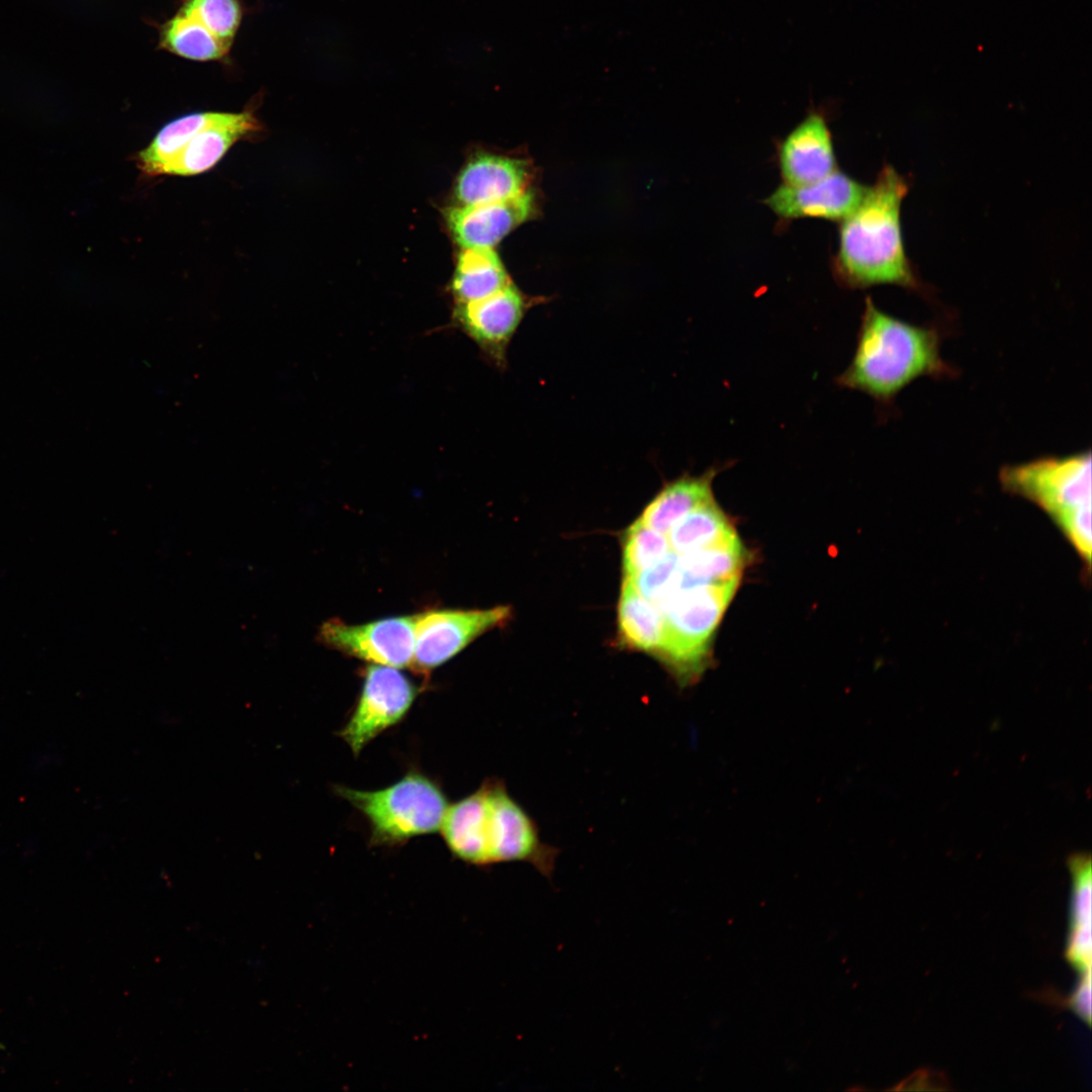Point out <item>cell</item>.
Masks as SVG:
<instances>
[{
    "instance_id": "obj_1",
    "label": "cell",
    "mask_w": 1092,
    "mask_h": 1092,
    "mask_svg": "<svg viewBox=\"0 0 1092 1092\" xmlns=\"http://www.w3.org/2000/svg\"><path fill=\"white\" fill-rule=\"evenodd\" d=\"M944 331L938 325L901 320L880 309L867 296L854 353L834 383L867 394L882 414L890 413L899 393L915 380L957 376V368L941 355Z\"/></svg>"
},
{
    "instance_id": "obj_2",
    "label": "cell",
    "mask_w": 1092,
    "mask_h": 1092,
    "mask_svg": "<svg viewBox=\"0 0 1092 1092\" xmlns=\"http://www.w3.org/2000/svg\"><path fill=\"white\" fill-rule=\"evenodd\" d=\"M908 190V181L886 164L858 205L839 221L838 248L830 268L841 287L893 284L924 292L902 238L901 205Z\"/></svg>"
},
{
    "instance_id": "obj_3",
    "label": "cell",
    "mask_w": 1092,
    "mask_h": 1092,
    "mask_svg": "<svg viewBox=\"0 0 1092 1092\" xmlns=\"http://www.w3.org/2000/svg\"><path fill=\"white\" fill-rule=\"evenodd\" d=\"M1000 481L1005 490L1024 496L1046 511L1081 556L1090 561V450L1004 466Z\"/></svg>"
},
{
    "instance_id": "obj_4",
    "label": "cell",
    "mask_w": 1092,
    "mask_h": 1092,
    "mask_svg": "<svg viewBox=\"0 0 1092 1092\" xmlns=\"http://www.w3.org/2000/svg\"><path fill=\"white\" fill-rule=\"evenodd\" d=\"M740 578L672 592L654 603L663 617V636L655 657L679 684L703 670L719 622Z\"/></svg>"
},
{
    "instance_id": "obj_5",
    "label": "cell",
    "mask_w": 1092,
    "mask_h": 1092,
    "mask_svg": "<svg viewBox=\"0 0 1092 1092\" xmlns=\"http://www.w3.org/2000/svg\"><path fill=\"white\" fill-rule=\"evenodd\" d=\"M336 791L362 813L370 827V841L378 845H395L439 830L448 808L441 788L416 770L381 790L338 787Z\"/></svg>"
},
{
    "instance_id": "obj_6",
    "label": "cell",
    "mask_w": 1092,
    "mask_h": 1092,
    "mask_svg": "<svg viewBox=\"0 0 1092 1092\" xmlns=\"http://www.w3.org/2000/svg\"><path fill=\"white\" fill-rule=\"evenodd\" d=\"M509 606L489 609H436L416 615L415 650L411 667L433 670L487 631L508 623Z\"/></svg>"
},
{
    "instance_id": "obj_7",
    "label": "cell",
    "mask_w": 1092,
    "mask_h": 1092,
    "mask_svg": "<svg viewBox=\"0 0 1092 1092\" xmlns=\"http://www.w3.org/2000/svg\"><path fill=\"white\" fill-rule=\"evenodd\" d=\"M418 693L419 688L399 668L368 665L356 706L340 736L358 754L377 735L402 720Z\"/></svg>"
},
{
    "instance_id": "obj_8",
    "label": "cell",
    "mask_w": 1092,
    "mask_h": 1092,
    "mask_svg": "<svg viewBox=\"0 0 1092 1092\" xmlns=\"http://www.w3.org/2000/svg\"><path fill=\"white\" fill-rule=\"evenodd\" d=\"M531 306V299L510 282L486 297L455 304L453 325L491 364L503 369L510 344Z\"/></svg>"
},
{
    "instance_id": "obj_9",
    "label": "cell",
    "mask_w": 1092,
    "mask_h": 1092,
    "mask_svg": "<svg viewBox=\"0 0 1092 1092\" xmlns=\"http://www.w3.org/2000/svg\"><path fill=\"white\" fill-rule=\"evenodd\" d=\"M416 615L350 625L340 619L325 622L318 632L327 646L373 664L403 668L412 665Z\"/></svg>"
},
{
    "instance_id": "obj_10",
    "label": "cell",
    "mask_w": 1092,
    "mask_h": 1092,
    "mask_svg": "<svg viewBox=\"0 0 1092 1092\" xmlns=\"http://www.w3.org/2000/svg\"><path fill=\"white\" fill-rule=\"evenodd\" d=\"M868 187L836 170L809 184L783 183L762 203L784 223L801 218L841 221L858 205Z\"/></svg>"
},
{
    "instance_id": "obj_11",
    "label": "cell",
    "mask_w": 1092,
    "mask_h": 1092,
    "mask_svg": "<svg viewBox=\"0 0 1092 1092\" xmlns=\"http://www.w3.org/2000/svg\"><path fill=\"white\" fill-rule=\"evenodd\" d=\"M777 161L783 183L789 185L813 183L837 170L832 134L824 110L811 108L778 143Z\"/></svg>"
},
{
    "instance_id": "obj_12",
    "label": "cell",
    "mask_w": 1092,
    "mask_h": 1092,
    "mask_svg": "<svg viewBox=\"0 0 1092 1092\" xmlns=\"http://www.w3.org/2000/svg\"><path fill=\"white\" fill-rule=\"evenodd\" d=\"M533 210V193L527 190L505 201L453 206L446 211V221L463 249H492Z\"/></svg>"
},
{
    "instance_id": "obj_13",
    "label": "cell",
    "mask_w": 1092,
    "mask_h": 1092,
    "mask_svg": "<svg viewBox=\"0 0 1092 1092\" xmlns=\"http://www.w3.org/2000/svg\"><path fill=\"white\" fill-rule=\"evenodd\" d=\"M260 130L261 124L251 107L238 113L214 112L161 175L190 176L205 172L237 142L250 139Z\"/></svg>"
},
{
    "instance_id": "obj_14",
    "label": "cell",
    "mask_w": 1092,
    "mask_h": 1092,
    "mask_svg": "<svg viewBox=\"0 0 1092 1092\" xmlns=\"http://www.w3.org/2000/svg\"><path fill=\"white\" fill-rule=\"evenodd\" d=\"M530 170L524 160L478 155L461 170L454 194L460 205L499 202L527 191Z\"/></svg>"
},
{
    "instance_id": "obj_15",
    "label": "cell",
    "mask_w": 1092,
    "mask_h": 1092,
    "mask_svg": "<svg viewBox=\"0 0 1092 1092\" xmlns=\"http://www.w3.org/2000/svg\"><path fill=\"white\" fill-rule=\"evenodd\" d=\"M727 463L713 465L699 475L689 473L666 483L650 500L639 519L648 527L667 534L686 515L714 499L713 481Z\"/></svg>"
},
{
    "instance_id": "obj_16",
    "label": "cell",
    "mask_w": 1092,
    "mask_h": 1092,
    "mask_svg": "<svg viewBox=\"0 0 1092 1092\" xmlns=\"http://www.w3.org/2000/svg\"><path fill=\"white\" fill-rule=\"evenodd\" d=\"M488 808L485 781L472 794L448 806L441 831L458 858L478 867H488L483 841V824Z\"/></svg>"
},
{
    "instance_id": "obj_17",
    "label": "cell",
    "mask_w": 1092,
    "mask_h": 1092,
    "mask_svg": "<svg viewBox=\"0 0 1092 1092\" xmlns=\"http://www.w3.org/2000/svg\"><path fill=\"white\" fill-rule=\"evenodd\" d=\"M618 642L624 648L657 654L663 636V617L657 606L623 580L618 603Z\"/></svg>"
},
{
    "instance_id": "obj_18",
    "label": "cell",
    "mask_w": 1092,
    "mask_h": 1092,
    "mask_svg": "<svg viewBox=\"0 0 1092 1092\" xmlns=\"http://www.w3.org/2000/svg\"><path fill=\"white\" fill-rule=\"evenodd\" d=\"M1072 876L1071 920L1066 957L1081 974L1091 971V858L1075 853L1068 858Z\"/></svg>"
},
{
    "instance_id": "obj_19",
    "label": "cell",
    "mask_w": 1092,
    "mask_h": 1092,
    "mask_svg": "<svg viewBox=\"0 0 1092 1092\" xmlns=\"http://www.w3.org/2000/svg\"><path fill=\"white\" fill-rule=\"evenodd\" d=\"M747 559L746 551L739 539L727 545L704 548L679 555L676 576L668 594L740 578Z\"/></svg>"
},
{
    "instance_id": "obj_20",
    "label": "cell",
    "mask_w": 1092,
    "mask_h": 1092,
    "mask_svg": "<svg viewBox=\"0 0 1092 1092\" xmlns=\"http://www.w3.org/2000/svg\"><path fill=\"white\" fill-rule=\"evenodd\" d=\"M511 281L503 262L492 249H463L450 283L455 304L486 297Z\"/></svg>"
},
{
    "instance_id": "obj_21",
    "label": "cell",
    "mask_w": 1092,
    "mask_h": 1092,
    "mask_svg": "<svg viewBox=\"0 0 1092 1092\" xmlns=\"http://www.w3.org/2000/svg\"><path fill=\"white\" fill-rule=\"evenodd\" d=\"M666 536L669 549L678 555L727 545L739 539L715 498L686 515Z\"/></svg>"
},
{
    "instance_id": "obj_22",
    "label": "cell",
    "mask_w": 1092,
    "mask_h": 1092,
    "mask_svg": "<svg viewBox=\"0 0 1092 1092\" xmlns=\"http://www.w3.org/2000/svg\"><path fill=\"white\" fill-rule=\"evenodd\" d=\"M159 44L176 56L200 62L220 60L232 48L181 8L162 24Z\"/></svg>"
},
{
    "instance_id": "obj_23",
    "label": "cell",
    "mask_w": 1092,
    "mask_h": 1092,
    "mask_svg": "<svg viewBox=\"0 0 1092 1092\" xmlns=\"http://www.w3.org/2000/svg\"><path fill=\"white\" fill-rule=\"evenodd\" d=\"M623 579H631L670 549L666 534L660 533L637 519L630 525L622 540Z\"/></svg>"
},
{
    "instance_id": "obj_24",
    "label": "cell",
    "mask_w": 1092,
    "mask_h": 1092,
    "mask_svg": "<svg viewBox=\"0 0 1092 1092\" xmlns=\"http://www.w3.org/2000/svg\"><path fill=\"white\" fill-rule=\"evenodd\" d=\"M180 8L220 40L233 44L243 17L239 0H185Z\"/></svg>"
},
{
    "instance_id": "obj_25",
    "label": "cell",
    "mask_w": 1092,
    "mask_h": 1092,
    "mask_svg": "<svg viewBox=\"0 0 1092 1092\" xmlns=\"http://www.w3.org/2000/svg\"><path fill=\"white\" fill-rule=\"evenodd\" d=\"M678 558V554L669 550L633 578L623 580L630 581L641 596L656 603L670 590L676 576Z\"/></svg>"
},
{
    "instance_id": "obj_26",
    "label": "cell",
    "mask_w": 1092,
    "mask_h": 1092,
    "mask_svg": "<svg viewBox=\"0 0 1092 1092\" xmlns=\"http://www.w3.org/2000/svg\"><path fill=\"white\" fill-rule=\"evenodd\" d=\"M1088 1025L1091 1023V972L1082 975L1076 991L1065 1002Z\"/></svg>"
}]
</instances>
